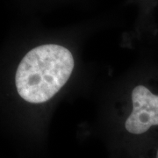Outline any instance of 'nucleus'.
<instances>
[{
  "label": "nucleus",
  "mask_w": 158,
  "mask_h": 158,
  "mask_svg": "<svg viewBox=\"0 0 158 158\" xmlns=\"http://www.w3.org/2000/svg\"><path fill=\"white\" fill-rule=\"evenodd\" d=\"M73 69V56L66 48L57 44L38 46L27 52L18 66V93L32 104L47 102L67 83Z\"/></svg>",
  "instance_id": "nucleus-1"
},
{
  "label": "nucleus",
  "mask_w": 158,
  "mask_h": 158,
  "mask_svg": "<svg viewBox=\"0 0 158 158\" xmlns=\"http://www.w3.org/2000/svg\"><path fill=\"white\" fill-rule=\"evenodd\" d=\"M133 111L125 127L131 134L141 135L153 126H158V95L144 85H138L132 92Z\"/></svg>",
  "instance_id": "nucleus-2"
},
{
  "label": "nucleus",
  "mask_w": 158,
  "mask_h": 158,
  "mask_svg": "<svg viewBox=\"0 0 158 158\" xmlns=\"http://www.w3.org/2000/svg\"><path fill=\"white\" fill-rule=\"evenodd\" d=\"M156 158H158V148L156 150Z\"/></svg>",
  "instance_id": "nucleus-3"
}]
</instances>
